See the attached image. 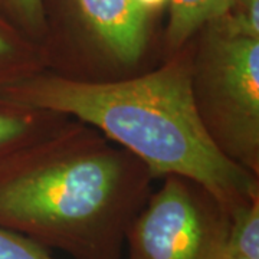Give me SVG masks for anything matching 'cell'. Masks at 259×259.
<instances>
[{"label": "cell", "instance_id": "obj_1", "mask_svg": "<svg viewBox=\"0 0 259 259\" xmlns=\"http://www.w3.org/2000/svg\"><path fill=\"white\" fill-rule=\"evenodd\" d=\"M151 180L128 150L68 118L0 160V228L74 259H121Z\"/></svg>", "mask_w": 259, "mask_h": 259}, {"label": "cell", "instance_id": "obj_2", "mask_svg": "<svg viewBox=\"0 0 259 259\" xmlns=\"http://www.w3.org/2000/svg\"><path fill=\"white\" fill-rule=\"evenodd\" d=\"M0 95L82 121L141 160L153 179L202 186L229 213L259 197L258 176L228 157L202 122L192 90V44L147 74L110 82L42 71Z\"/></svg>", "mask_w": 259, "mask_h": 259}, {"label": "cell", "instance_id": "obj_3", "mask_svg": "<svg viewBox=\"0 0 259 259\" xmlns=\"http://www.w3.org/2000/svg\"><path fill=\"white\" fill-rule=\"evenodd\" d=\"M194 104L228 157L259 177V39L209 20L190 39Z\"/></svg>", "mask_w": 259, "mask_h": 259}, {"label": "cell", "instance_id": "obj_4", "mask_svg": "<svg viewBox=\"0 0 259 259\" xmlns=\"http://www.w3.org/2000/svg\"><path fill=\"white\" fill-rule=\"evenodd\" d=\"M163 179L127 229V259L222 258L229 229L226 210L192 180Z\"/></svg>", "mask_w": 259, "mask_h": 259}, {"label": "cell", "instance_id": "obj_5", "mask_svg": "<svg viewBox=\"0 0 259 259\" xmlns=\"http://www.w3.org/2000/svg\"><path fill=\"white\" fill-rule=\"evenodd\" d=\"M65 25L104 55L122 65L141 59L150 36V10L136 0H44Z\"/></svg>", "mask_w": 259, "mask_h": 259}, {"label": "cell", "instance_id": "obj_6", "mask_svg": "<svg viewBox=\"0 0 259 259\" xmlns=\"http://www.w3.org/2000/svg\"><path fill=\"white\" fill-rule=\"evenodd\" d=\"M66 120L68 117L59 112L0 95V160L49 134Z\"/></svg>", "mask_w": 259, "mask_h": 259}, {"label": "cell", "instance_id": "obj_7", "mask_svg": "<svg viewBox=\"0 0 259 259\" xmlns=\"http://www.w3.org/2000/svg\"><path fill=\"white\" fill-rule=\"evenodd\" d=\"M49 48L0 13V91L47 69Z\"/></svg>", "mask_w": 259, "mask_h": 259}, {"label": "cell", "instance_id": "obj_8", "mask_svg": "<svg viewBox=\"0 0 259 259\" xmlns=\"http://www.w3.org/2000/svg\"><path fill=\"white\" fill-rule=\"evenodd\" d=\"M232 3L233 0H170L164 32V45L168 54L185 47L204 23L222 16Z\"/></svg>", "mask_w": 259, "mask_h": 259}, {"label": "cell", "instance_id": "obj_9", "mask_svg": "<svg viewBox=\"0 0 259 259\" xmlns=\"http://www.w3.org/2000/svg\"><path fill=\"white\" fill-rule=\"evenodd\" d=\"M226 249L245 259H259V197L229 213Z\"/></svg>", "mask_w": 259, "mask_h": 259}, {"label": "cell", "instance_id": "obj_10", "mask_svg": "<svg viewBox=\"0 0 259 259\" xmlns=\"http://www.w3.org/2000/svg\"><path fill=\"white\" fill-rule=\"evenodd\" d=\"M0 13L28 36L48 45L44 0H0Z\"/></svg>", "mask_w": 259, "mask_h": 259}, {"label": "cell", "instance_id": "obj_11", "mask_svg": "<svg viewBox=\"0 0 259 259\" xmlns=\"http://www.w3.org/2000/svg\"><path fill=\"white\" fill-rule=\"evenodd\" d=\"M212 20L231 36L259 39V0H233L222 16Z\"/></svg>", "mask_w": 259, "mask_h": 259}, {"label": "cell", "instance_id": "obj_12", "mask_svg": "<svg viewBox=\"0 0 259 259\" xmlns=\"http://www.w3.org/2000/svg\"><path fill=\"white\" fill-rule=\"evenodd\" d=\"M0 259H56L49 250L16 232L0 228Z\"/></svg>", "mask_w": 259, "mask_h": 259}, {"label": "cell", "instance_id": "obj_13", "mask_svg": "<svg viewBox=\"0 0 259 259\" xmlns=\"http://www.w3.org/2000/svg\"><path fill=\"white\" fill-rule=\"evenodd\" d=\"M139 5H141L144 9L151 10L153 9H157V8H161V6H164L167 2H170V0H136Z\"/></svg>", "mask_w": 259, "mask_h": 259}, {"label": "cell", "instance_id": "obj_14", "mask_svg": "<svg viewBox=\"0 0 259 259\" xmlns=\"http://www.w3.org/2000/svg\"><path fill=\"white\" fill-rule=\"evenodd\" d=\"M221 259H245L242 258V256H238V255H233V253H231L228 249H225V252H223L222 258Z\"/></svg>", "mask_w": 259, "mask_h": 259}]
</instances>
